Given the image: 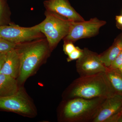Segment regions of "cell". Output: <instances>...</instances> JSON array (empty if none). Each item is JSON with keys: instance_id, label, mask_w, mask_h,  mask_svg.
<instances>
[{"instance_id": "obj_22", "label": "cell", "mask_w": 122, "mask_h": 122, "mask_svg": "<svg viewBox=\"0 0 122 122\" xmlns=\"http://www.w3.org/2000/svg\"><path fill=\"white\" fill-rule=\"evenodd\" d=\"M121 114L119 116V118L118 120V122H122V112L121 111Z\"/></svg>"}, {"instance_id": "obj_7", "label": "cell", "mask_w": 122, "mask_h": 122, "mask_svg": "<svg viewBox=\"0 0 122 122\" xmlns=\"http://www.w3.org/2000/svg\"><path fill=\"white\" fill-rule=\"evenodd\" d=\"M76 67L80 76L105 72L107 68L101 61L99 54L86 48L83 49L82 55L76 61Z\"/></svg>"}, {"instance_id": "obj_11", "label": "cell", "mask_w": 122, "mask_h": 122, "mask_svg": "<svg viewBox=\"0 0 122 122\" xmlns=\"http://www.w3.org/2000/svg\"><path fill=\"white\" fill-rule=\"evenodd\" d=\"M20 71V57L15 49L7 53L6 59L0 71V74L9 75L17 78Z\"/></svg>"}, {"instance_id": "obj_16", "label": "cell", "mask_w": 122, "mask_h": 122, "mask_svg": "<svg viewBox=\"0 0 122 122\" xmlns=\"http://www.w3.org/2000/svg\"><path fill=\"white\" fill-rule=\"evenodd\" d=\"M83 53V49H81L78 46H76V49L73 52L68 55L67 58L68 62L74 60H77L81 57Z\"/></svg>"}, {"instance_id": "obj_25", "label": "cell", "mask_w": 122, "mask_h": 122, "mask_svg": "<svg viewBox=\"0 0 122 122\" xmlns=\"http://www.w3.org/2000/svg\"><path fill=\"white\" fill-rule=\"evenodd\" d=\"M121 111H122V109H121Z\"/></svg>"}, {"instance_id": "obj_21", "label": "cell", "mask_w": 122, "mask_h": 122, "mask_svg": "<svg viewBox=\"0 0 122 122\" xmlns=\"http://www.w3.org/2000/svg\"><path fill=\"white\" fill-rule=\"evenodd\" d=\"M3 10V1L2 0H0V22L1 20Z\"/></svg>"}, {"instance_id": "obj_4", "label": "cell", "mask_w": 122, "mask_h": 122, "mask_svg": "<svg viewBox=\"0 0 122 122\" xmlns=\"http://www.w3.org/2000/svg\"><path fill=\"white\" fill-rule=\"evenodd\" d=\"M45 15V19L42 22L32 27L45 35L52 51L68 35L73 21L46 10Z\"/></svg>"}, {"instance_id": "obj_5", "label": "cell", "mask_w": 122, "mask_h": 122, "mask_svg": "<svg viewBox=\"0 0 122 122\" xmlns=\"http://www.w3.org/2000/svg\"><path fill=\"white\" fill-rule=\"evenodd\" d=\"M106 23L96 17L89 20L73 21L68 35L63 39L64 42L74 43L79 39L94 36L98 34L100 28Z\"/></svg>"}, {"instance_id": "obj_24", "label": "cell", "mask_w": 122, "mask_h": 122, "mask_svg": "<svg viewBox=\"0 0 122 122\" xmlns=\"http://www.w3.org/2000/svg\"><path fill=\"white\" fill-rule=\"evenodd\" d=\"M116 26H117V28L118 29H119L120 30H122V26H120V25H116Z\"/></svg>"}, {"instance_id": "obj_13", "label": "cell", "mask_w": 122, "mask_h": 122, "mask_svg": "<svg viewBox=\"0 0 122 122\" xmlns=\"http://www.w3.org/2000/svg\"><path fill=\"white\" fill-rule=\"evenodd\" d=\"M19 90L16 78L9 75L0 74V97L13 95Z\"/></svg>"}, {"instance_id": "obj_12", "label": "cell", "mask_w": 122, "mask_h": 122, "mask_svg": "<svg viewBox=\"0 0 122 122\" xmlns=\"http://www.w3.org/2000/svg\"><path fill=\"white\" fill-rule=\"evenodd\" d=\"M122 52V32L115 39L112 45L99 54L101 61L107 68L110 66L118 55Z\"/></svg>"}, {"instance_id": "obj_3", "label": "cell", "mask_w": 122, "mask_h": 122, "mask_svg": "<svg viewBox=\"0 0 122 122\" xmlns=\"http://www.w3.org/2000/svg\"><path fill=\"white\" fill-rule=\"evenodd\" d=\"M106 99H67L62 107L61 119L67 122H92Z\"/></svg>"}, {"instance_id": "obj_2", "label": "cell", "mask_w": 122, "mask_h": 122, "mask_svg": "<svg viewBox=\"0 0 122 122\" xmlns=\"http://www.w3.org/2000/svg\"><path fill=\"white\" fill-rule=\"evenodd\" d=\"M15 49L20 57L18 78L21 83L32 74L51 52L46 38L16 44Z\"/></svg>"}, {"instance_id": "obj_9", "label": "cell", "mask_w": 122, "mask_h": 122, "mask_svg": "<svg viewBox=\"0 0 122 122\" xmlns=\"http://www.w3.org/2000/svg\"><path fill=\"white\" fill-rule=\"evenodd\" d=\"M46 11H50L74 21L85 20L71 6L69 0H46L44 2Z\"/></svg>"}, {"instance_id": "obj_17", "label": "cell", "mask_w": 122, "mask_h": 122, "mask_svg": "<svg viewBox=\"0 0 122 122\" xmlns=\"http://www.w3.org/2000/svg\"><path fill=\"white\" fill-rule=\"evenodd\" d=\"M76 46L71 42H64L63 50L66 55H68L76 49Z\"/></svg>"}, {"instance_id": "obj_14", "label": "cell", "mask_w": 122, "mask_h": 122, "mask_svg": "<svg viewBox=\"0 0 122 122\" xmlns=\"http://www.w3.org/2000/svg\"><path fill=\"white\" fill-rule=\"evenodd\" d=\"M105 74L115 94L122 96V75L118 69L107 68Z\"/></svg>"}, {"instance_id": "obj_10", "label": "cell", "mask_w": 122, "mask_h": 122, "mask_svg": "<svg viewBox=\"0 0 122 122\" xmlns=\"http://www.w3.org/2000/svg\"><path fill=\"white\" fill-rule=\"evenodd\" d=\"M122 96L114 95L105 99L92 122H106L112 116L121 111Z\"/></svg>"}, {"instance_id": "obj_20", "label": "cell", "mask_w": 122, "mask_h": 122, "mask_svg": "<svg viewBox=\"0 0 122 122\" xmlns=\"http://www.w3.org/2000/svg\"><path fill=\"white\" fill-rule=\"evenodd\" d=\"M115 20L116 21V25L122 26V14L116 16Z\"/></svg>"}, {"instance_id": "obj_8", "label": "cell", "mask_w": 122, "mask_h": 122, "mask_svg": "<svg viewBox=\"0 0 122 122\" xmlns=\"http://www.w3.org/2000/svg\"><path fill=\"white\" fill-rule=\"evenodd\" d=\"M0 109L25 114L33 111L29 100L20 89L13 95L0 97Z\"/></svg>"}, {"instance_id": "obj_19", "label": "cell", "mask_w": 122, "mask_h": 122, "mask_svg": "<svg viewBox=\"0 0 122 122\" xmlns=\"http://www.w3.org/2000/svg\"><path fill=\"white\" fill-rule=\"evenodd\" d=\"M7 53H0V71L2 66L6 59Z\"/></svg>"}, {"instance_id": "obj_18", "label": "cell", "mask_w": 122, "mask_h": 122, "mask_svg": "<svg viewBox=\"0 0 122 122\" xmlns=\"http://www.w3.org/2000/svg\"><path fill=\"white\" fill-rule=\"evenodd\" d=\"M122 64V52L119 54L108 68L112 69H117Z\"/></svg>"}, {"instance_id": "obj_6", "label": "cell", "mask_w": 122, "mask_h": 122, "mask_svg": "<svg viewBox=\"0 0 122 122\" xmlns=\"http://www.w3.org/2000/svg\"><path fill=\"white\" fill-rule=\"evenodd\" d=\"M0 38L16 44L46 38L43 33L31 27L15 25H0Z\"/></svg>"}, {"instance_id": "obj_1", "label": "cell", "mask_w": 122, "mask_h": 122, "mask_svg": "<svg viewBox=\"0 0 122 122\" xmlns=\"http://www.w3.org/2000/svg\"><path fill=\"white\" fill-rule=\"evenodd\" d=\"M67 99L107 98L114 95L105 72L80 76L73 81L66 92Z\"/></svg>"}, {"instance_id": "obj_23", "label": "cell", "mask_w": 122, "mask_h": 122, "mask_svg": "<svg viewBox=\"0 0 122 122\" xmlns=\"http://www.w3.org/2000/svg\"><path fill=\"white\" fill-rule=\"evenodd\" d=\"M118 69L119 70V72H120V73H121L122 75V65L119 66V68H118Z\"/></svg>"}, {"instance_id": "obj_15", "label": "cell", "mask_w": 122, "mask_h": 122, "mask_svg": "<svg viewBox=\"0 0 122 122\" xmlns=\"http://www.w3.org/2000/svg\"><path fill=\"white\" fill-rule=\"evenodd\" d=\"M16 44L0 38V53H7L14 49Z\"/></svg>"}]
</instances>
